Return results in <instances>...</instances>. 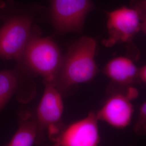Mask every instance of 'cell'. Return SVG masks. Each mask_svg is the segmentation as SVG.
Here are the masks:
<instances>
[{
	"instance_id": "4",
	"label": "cell",
	"mask_w": 146,
	"mask_h": 146,
	"mask_svg": "<svg viewBox=\"0 0 146 146\" xmlns=\"http://www.w3.org/2000/svg\"><path fill=\"white\" fill-rule=\"evenodd\" d=\"M31 19L20 16L10 18L0 29V58L19 61L31 36Z\"/></svg>"
},
{
	"instance_id": "10",
	"label": "cell",
	"mask_w": 146,
	"mask_h": 146,
	"mask_svg": "<svg viewBox=\"0 0 146 146\" xmlns=\"http://www.w3.org/2000/svg\"><path fill=\"white\" fill-rule=\"evenodd\" d=\"M37 135L34 116L22 114L19 116L18 129L7 146H33L37 142Z\"/></svg>"
},
{
	"instance_id": "14",
	"label": "cell",
	"mask_w": 146,
	"mask_h": 146,
	"mask_svg": "<svg viewBox=\"0 0 146 146\" xmlns=\"http://www.w3.org/2000/svg\"><path fill=\"white\" fill-rule=\"evenodd\" d=\"M139 80L142 82L146 84V64L139 69Z\"/></svg>"
},
{
	"instance_id": "8",
	"label": "cell",
	"mask_w": 146,
	"mask_h": 146,
	"mask_svg": "<svg viewBox=\"0 0 146 146\" xmlns=\"http://www.w3.org/2000/svg\"><path fill=\"white\" fill-rule=\"evenodd\" d=\"M99 121L96 112H90L52 137L55 146H100Z\"/></svg>"
},
{
	"instance_id": "15",
	"label": "cell",
	"mask_w": 146,
	"mask_h": 146,
	"mask_svg": "<svg viewBox=\"0 0 146 146\" xmlns=\"http://www.w3.org/2000/svg\"><path fill=\"white\" fill-rule=\"evenodd\" d=\"M141 30L146 34V19L143 20L141 23Z\"/></svg>"
},
{
	"instance_id": "11",
	"label": "cell",
	"mask_w": 146,
	"mask_h": 146,
	"mask_svg": "<svg viewBox=\"0 0 146 146\" xmlns=\"http://www.w3.org/2000/svg\"><path fill=\"white\" fill-rule=\"evenodd\" d=\"M21 84V74L17 69L0 72V110L20 90Z\"/></svg>"
},
{
	"instance_id": "7",
	"label": "cell",
	"mask_w": 146,
	"mask_h": 146,
	"mask_svg": "<svg viewBox=\"0 0 146 146\" xmlns=\"http://www.w3.org/2000/svg\"><path fill=\"white\" fill-rule=\"evenodd\" d=\"M107 15L108 38L103 41L106 47L131 42L141 30L140 17L138 13L132 8L123 6L107 12Z\"/></svg>"
},
{
	"instance_id": "2",
	"label": "cell",
	"mask_w": 146,
	"mask_h": 146,
	"mask_svg": "<svg viewBox=\"0 0 146 146\" xmlns=\"http://www.w3.org/2000/svg\"><path fill=\"white\" fill-rule=\"evenodd\" d=\"M62 61L60 50L52 39L31 34L19 62L29 72L43 77L44 82L56 86Z\"/></svg>"
},
{
	"instance_id": "3",
	"label": "cell",
	"mask_w": 146,
	"mask_h": 146,
	"mask_svg": "<svg viewBox=\"0 0 146 146\" xmlns=\"http://www.w3.org/2000/svg\"><path fill=\"white\" fill-rule=\"evenodd\" d=\"M44 84V93L34 116L38 130L37 142H40L46 133L52 138L61 131L60 127L64 110L62 95L54 84Z\"/></svg>"
},
{
	"instance_id": "16",
	"label": "cell",
	"mask_w": 146,
	"mask_h": 146,
	"mask_svg": "<svg viewBox=\"0 0 146 146\" xmlns=\"http://www.w3.org/2000/svg\"><path fill=\"white\" fill-rule=\"evenodd\" d=\"M2 17V15H1V13H0V19Z\"/></svg>"
},
{
	"instance_id": "1",
	"label": "cell",
	"mask_w": 146,
	"mask_h": 146,
	"mask_svg": "<svg viewBox=\"0 0 146 146\" xmlns=\"http://www.w3.org/2000/svg\"><path fill=\"white\" fill-rule=\"evenodd\" d=\"M96 46L94 38L85 36L69 48L56 84L62 96L73 87L88 82L96 76L98 72L95 60Z\"/></svg>"
},
{
	"instance_id": "6",
	"label": "cell",
	"mask_w": 146,
	"mask_h": 146,
	"mask_svg": "<svg viewBox=\"0 0 146 146\" xmlns=\"http://www.w3.org/2000/svg\"><path fill=\"white\" fill-rule=\"evenodd\" d=\"M138 95L135 88L130 87L125 92H116L106 101L97 112L99 121H102L117 129H124L131 124L134 114L131 101Z\"/></svg>"
},
{
	"instance_id": "12",
	"label": "cell",
	"mask_w": 146,
	"mask_h": 146,
	"mask_svg": "<svg viewBox=\"0 0 146 146\" xmlns=\"http://www.w3.org/2000/svg\"><path fill=\"white\" fill-rule=\"evenodd\" d=\"M134 130L136 134L139 135H146V101L139 108Z\"/></svg>"
},
{
	"instance_id": "13",
	"label": "cell",
	"mask_w": 146,
	"mask_h": 146,
	"mask_svg": "<svg viewBox=\"0 0 146 146\" xmlns=\"http://www.w3.org/2000/svg\"><path fill=\"white\" fill-rule=\"evenodd\" d=\"M131 8L139 14L142 21L146 19V0H132Z\"/></svg>"
},
{
	"instance_id": "9",
	"label": "cell",
	"mask_w": 146,
	"mask_h": 146,
	"mask_svg": "<svg viewBox=\"0 0 146 146\" xmlns=\"http://www.w3.org/2000/svg\"><path fill=\"white\" fill-rule=\"evenodd\" d=\"M139 71L131 60L122 56L111 60L104 69V74L122 88H127L135 83L139 80Z\"/></svg>"
},
{
	"instance_id": "5",
	"label": "cell",
	"mask_w": 146,
	"mask_h": 146,
	"mask_svg": "<svg viewBox=\"0 0 146 146\" xmlns=\"http://www.w3.org/2000/svg\"><path fill=\"white\" fill-rule=\"evenodd\" d=\"M94 8L92 0H52V21L61 33L80 32L86 16Z\"/></svg>"
}]
</instances>
